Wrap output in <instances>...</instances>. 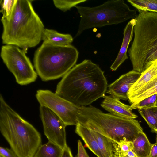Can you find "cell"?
I'll return each instance as SVG.
<instances>
[{"mask_svg":"<svg viewBox=\"0 0 157 157\" xmlns=\"http://www.w3.org/2000/svg\"><path fill=\"white\" fill-rule=\"evenodd\" d=\"M79 52L71 44L61 46L43 42L36 51L34 67L43 81L63 77L76 64Z\"/></svg>","mask_w":157,"mask_h":157,"instance_id":"6","label":"cell"},{"mask_svg":"<svg viewBox=\"0 0 157 157\" xmlns=\"http://www.w3.org/2000/svg\"><path fill=\"white\" fill-rule=\"evenodd\" d=\"M26 53L18 47L5 45L1 47V57L14 76L16 82L25 85L36 81L38 75Z\"/></svg>","mask_w":157,"mask_h":157,"instance_id":"8","label":"cell"},{"mask_svg":"<svg viewBox=\"0 0 157 157\" xmlns=\"http://www.w3.org/2000/svg\"><path fill=\"white\" fill-rule=\"evenodd\" d=\"M0 131L18 157H33L41 145L40 133L0 95Z\"/></svg>","mask_w":157,"mask_h":157,"instance_id":"3","label":"cell"},{"mask_svg":"<svg viewBox=\"0 0 157 157\" xmlns=\"http://www.w3.org/2000/svg\"><path fill=\"white\" fill-rule=\"evenodd\" d=\"M63 150L58 145L48 141L40 147L33 157H61Z\"/></svg>","mask_w":157,"mask_h":157,"instance_id":"19","label":"cell"},{"mask_svg":"<svg viewBox=\"0 0 157 157\" xmlns=\"http://www.w3.org/2000/svg\"><path fill=\"white\" fill-rule=\"evenodd\" d=\"M157 94V76L140 90L128 96L131 104L137 103L151 96Z\"/></svg>","mask_w":157,"mask_h":157,"instance_id":"18","label":"cell"},{"mask_svg":"<svg viewBox=\"0 0 157 157\" xmlns=\"http://www.w3.org/2000/svg\"><path fill=\"white\" fill-rule=\"evenodd\" d=\"M78 121L84 126L115 142L121 140L133 141L139 133L143 132L137 120L105 113L91 106L81 107Z\"/></svg>","mask_w":157,"mask_h":157,"instance_id":"4","label":"cell"},{"mask_svg":"<svg viewBox=\"0 0 157 157\" xmlns=\"http://www.w3.org/2000/svg\"><path fill=\"white\" fill-rule=\"evenodd\" d=\"M137 10L157 13V0H127Z\"/></svg>","mask_w":157,"mask_h":157,"instance_id":"22","label":"cell"},{"mask_svg":"<svg viewBox=\"0 0 157 157\" xmlns=\"http://www.w3.org/2000/svg\"><path fill=\"white\" fill-rule=\"evenodd\" d=\"M101 106L110 113L127 119H135L137 115L132 112L130 106L121 102L119 99L111 95H105Z\"/></svg>","mask_w":157,"mask_h":157,"instance_id":"12","label":"cell"},{"mask_svg":"<svg viewBox=\"0 0 157 157\" xmlns=\"http://www.w3.org/2000/svg\"><path fill=\"white\" fill-rule=\"evenodd\" d=\"M75 132L81 138L88 149L97 157H104L90 130L78 122L76 125Z\"/></svg>","mask_w":157,"mask_h":157,"instance_id":"15","label":"cell"},{"mask_svg":"<svg viewBox=\"0 0 157 157\" xmlns=\"http://www.w3.org/2000/svg\"><path fill=\"white\" fill-rule=\"evenodd\" d=\"M0 156L2 157H18L11 149L0 147Z\"/></svg>","mask_w":157,"mask_h":157,"instance_id":"27","label":"cell"},{"mask_svg":"<svg viewBox=\"0 0 157 157\" xmlns=\"http://www.w3.org/2000/svg\"><path fill=\"white\" fill-rule=\"evenodd\" d=\"M148 157H157V136L156 142L152 144L151 151Z\"/></svg>","mask_w":157,"mask_h":157,"instance_id":"29","label":"cell"},{"mask_svg":"<svg viewBox=\"0 0 157 157\" xmlns=\"http://www.w3.org/2000/svg\"><path fill=\"white\" fill-rule=\"evenodd\" d=\"M61 157H73L71 149L67 145L63 149Z\"/></svg>","mask_w":157,"mask_h":157,"instance_id":"30","label":"cell"},{"mask_svg":"<svg viewBox=\"0 0 157 157\" xmlns=\"http://www.w3.org/2000/svg\"><path fill=\"white\" fill-rule=\"evenodd\" d=\"M0 157H1V156H0Z\"/></svg>","mask_w":157,"mask_h":157,"instance_id":"33","label":"cell"},{"mask_svg":"<svg viewBox=\"0 0 157 157\" xmlns=\"http://www.w3.org/2000/svg\"><path fill=\"white\" fill-rule=\"evenodd\" d=\"M138 11L128 53L133 70L141 73L157 59V13Z\"/></svg>","mask_w":157,"mask_h":157,"instance_id":"5","label":"cell"},{"mask_svg":"<svg viewBox=\"0 0 157 157\" xmlns=\"http://www.w3.org/2000/svg\"><path fill=\"white\" fill-rule=\"evenodd\" d=\"M152 132L157 134V107L153 106L138 109Z\"/></svg>","mask_w":157,"mask_h":157,"instance_id":"21","label":"cell"},{"mask_svg":"<svg viewBox=\"0 0 157 157\" xmlns=\"http://www.w3.org/2000/svg\"><path fill=\"white\" fill-rule=\"evenodd\" d=\"M141 74V73L133 70L122 75L108 86L106 93L120 100H128V93Z\"/></svg>","mask_w":157,"mask_h":157,"instance_id":"11","label":"cell"},{"mask_svg":"<svg viewBox=\"0 0 157 157\" xmlns=\"http://www.w3.org/2000/svg\"><path fill=\"white\" fill-rule=\"evenodd\" d=\"M17 0H1L0 12L2 13V18L9 17L12 12Z\"/></svg>","mask_w":157,"mask_h":157,"instance_id":"26","label":"cell"},{"mask_svg":"<svg viewBox=\"0 0 157 157\" xmlns=\"http://www.w3.org/2000/svg\"><path fill=\"white\" fill-rule=\"evenodd\" d=\"M42 40L53 44L64 46L71 44L73 38L70 34L61 33L54 30L45 29Z\"/></svg>","mask_w":157,"mask_h":157,"instance_id":"16","label":"cell"},{"mask_svg":"<svg viewBox=\"0 0 157 157\" xmlns=\"http://www.w3.org/2000/svg\"><path fill=\"white\" fill-rule=\"evenodd\" d=\"M157 96V94L151 96L137 103L131 104L130 107L132 109H139L155 106Z\"/></svg>","mask_w":157,"mask_h":157,"instance_id":"25","label":"cell"},{"mask_svg":"<svg viewBox=\"0 0 157 157\" xmlns=\"http://www.w3.org/2000/svg\"><path fill=\"white\" fill-rule=\"evenodd\" d=\"M155 106L157 107V96L156 101H155Z\"/></svg>","mask_w":157,"mask_h":157,"instance_id":"32","label":"cell"},{"mask_svg":"<svg viewBox=\"0 0 157 157\" xmlns=\"http://www.w3.org/2000/svg\"><path fill=\"white\" fill-rule=\"evenodd\" d=\"M157 76V59L142 72L139 78L130 88L128 94V97L140 90Z\"/></svg>","mask_w":157,"mask_h":157,"instance_id":"14","label":"cell"},{"mask_svg":"<svg viewBox=\"0 0 157 157\" xmlns=\"http://www.w3.org/2000/svg\"><path fill=\"white\" fill-rule=\"evenodd\" d=\"M29 0H17L8 17L1 18L3 44L16 46L26 53L42 40L44 24Z\"/></svg>","mask_w":157,"mask_h":157,"instance_id":"2","label":"cell"},{"mask_svg":"<svg viewBox=\"0 0 157 157\" xmlns=\"http://www.w3.org/2000/svg\"><path fill=\"white\" fill-rule=\"evenodd\" d=\"M39 110L45 135L49 141L58 145L63 149L67 145L66 125L56 114L48 108L40 105Z\"/></svg>","mask_w":157,"mask_h":157,"instance_id":"10","label":"cell"},{"mask_svg":"<svg viewBox=\"0 0 157 157\" xmlns=\"http://www.w3.org/2000/svg\"><path fill=\"white\" fill-rule=\"evenodd\" d=\"M35 96L40 105L46 107L53 111L66 126L77 124L78 115L81 107L75 105L48 90H39Z\"/></svg>","mask_w":157,"mask_h":157,"instance_id":"9","label":"cell"},{"mask_svg":"<svg viewBox=\"0 0 157 157\" xmlns=\"http://www.w3.org/2000/svg\"></svg>","mask_w":157,"mask_h":157,"instance_id":"34","label":"cell"},{"mask_svg":"<svg viewBox=\"0 0 157 157\" xmlns=\"http://www.w3.org/2000/svg\"><path fill=\"white\" fill-rule=\"evenodd\" d=\"M76 157H90L79 140L78 141V152Z\"/></svg>","mask_w":157,"mask_h":157,"instance_id":"28","label":"cell"},{"mask_svg":"<svg viewBox=\"0 0 157 157\" xmlns=\"http://www.w3.org/2000/svg\"><path fill=\"white\" fill-rule=\"evenodd\" d=\"M114 157H121L127 151L133 150V142L130 141L121 140L115 142L113 141Z\"/></svg>","mask_w":157,"mask_h":157,"instance_id":"23","label":"cell"},{"mask_svg":"<svg viewBox=\"0 0 157 157\" xmlns=\"http://www.w3.org/2000/svg\"><path fill=\"white\" fill-rule=\"evenodd\" d=\"M121 157H138L132 150H130L124 154Z\"/></svg>","mask_w":157,"mask_h":157,"instance_id":"31","label":"cell"},{"mask_svg":"<svg viewBox=\"0 0 157 157\" xmlns=\"http://www.w3.org/2000/svg\"><path fill=\"white\" fill-rule=\"evenodd\" d=\"M91 131L96 140L99 149L104 157H114L113 140L97 132Z\"/></svg>","mask_w":157,"mask_h":157,"instance_id":"20","label":"cell"},{"mask_svg":"<svg viewBox=\"0 0 157 157\" xmlns=\"http://www.w3.org/2000/svg\"><path fill=\"white\" fill-rule=\"evenodd\" d=\"M133 151L138 157H148L152 144L143 132L139 133L132 141Z\"/></svg>","mask_w":157,"mask_h":157,"instance_id":"17","label":"cell"},{"mask_svg":"<svg viewBox=\"0 0 157 157\" xmlns=\"http://www.w3.org/2000/svg\"><path fill=\"white\" fill-rule=\"evenodd\" d=\"M75 7L80 17L76 37L86 30L117 25L137 16V10L130 9L123 0L108 1L94 7Z\"/></svg>","mask_w":157,"mask_h":157,"instance_id":"7","label":"cell"},{"mask_svg":"<svg viewBox=\"0 0 157 157\" xmlns=\"http://www.w3.org/2000/svg\"><path fill=\"white\" fill-rule=\"evenodd\" d=\"M107 87L104 71L98 65L85 59L62 77L55 93L76 106H86L103 97Z\"/></svg>","mask_w":157,"mask_h":157,"instance_id":"1","label":"cell"},{"mask_svg":"<svg viewBox=\"0 0 157 157\" xmlns=\"http://www.w3.org/2000/svg\"><path fill=\"white\" fill-rule=\"evenodd\" d=\"M136 22V18L131 19L128 23L124 30L123 38L122 44L118 55L110 66L113 71H116L127 59V51L134 33V27Z\"/></svg>","mask_w":157,"mask_h":157,"instance_id":"13","label":"cell"},{"mask_svg":"<svg viewBox=\"0 0 157 157\" xmlns=\"http://www.w3.org/2000/svg\"><path fill=\"white\" fill-rule=\"evenodd\" d=\"M86 0H53L55 6L62 11L65 12L70 10L77 5L84 2Z\"/></svg>","mask_w":157,"mask_h":157,"instance_id":"24","label":"cell"}]
</instances>
